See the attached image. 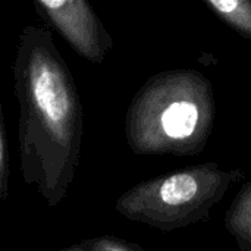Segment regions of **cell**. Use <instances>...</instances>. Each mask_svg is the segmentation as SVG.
Instances as JSON below:
<instances>
[{"label": "cell", "mask_w": 251, "mask_h": 251, "mask_svg": "<svg viewBox=\"0 0 251 251\" xmlns=\"http://www.w3.org/2000/svg\"><path fill=\"white\" fill-rule=\"evenodd\" d=\"M19 103V169L47 206L66 196L79 159L82 107L72 74L49 29L26 25L13 62Z\"/></svg>", "instance_id": "cell-1"}, {"label": "cell", "mask_w": 251, "mask_h": 251, "mask_svg": "<svg viewBox=\"0 0 251 251\" xmlns=\"http://www.w3.org/2000/svg\"><path fill=\"white\" fill-rule=\"evenodd\" d=\"M37 15L53 26L72 49L88 60L100 62L107 47V35L94 12L84 0H35Z\"/></svg>", "instance_id": "cell-2"}, {"label": "cell", "mask_w": 251, "mask_h": 251, "mask_svg": "<svg viewBox=\"0 0 251 251\" xmlns=\"http://www.w3.org/2000/svg\"><path fill=\"white\" fill-rule=\"evenodd\" d=\"M199 119V112L193 103L181 101L169 106L162 116L165 132L172 138H185L193 134Z\"/></svg>", "instance_id": "cell-3"}, {"label": "cell", "mask_w": 251, "mask_h": 251, "mask_svg": "<svg viewBox=\"0 0 251 251\" xmlns=\"http://www.w3.org/2000/svg\"><path fill=\"white\" fill-rule=\"evenodd\" d=\"M197 190L199 185L196 178L188 174H181L163 181L159 194L163 203L169 206H179L190 201L197 194Z\"/></svg>", "instance_id": "cell-4"}, {"label": "cell", "mask_w": 251, "mask_h": 251, "mask_svg": "<svg viewBox=\"0 0 251 251\" xmlns=\"http://www.w3.org/2000/svg\"><path fill=\"white\" fill-rule=\"evenodd\" d=\"M9 187V149H7V137L3 119V107L0 101V204L7 196Z\"/></svg>", "instance_id": "cell-5"}, {"label": "cell", "mask_w": 251, "mask_h": 251, "mask_svg": "<svg viewBox=\"0 0 251 251\" xmlns=\"http://www.w3.org/2000/svg\"><path fill=\"white\" fill-rule=\"evenodd\" d=\"M87 251H129L124 244L109 240V238H99V240H88L84 241Z\"/></svg>", "instance_id": "cell-6"}, {"label": "cell", "mask_w": 251, "mask_h": 251, "mask_svg": "<svg viewBox=\"0 0 251 251\" xmlns=\"http://www.w3.org/2000/svg\"><path fill=\"white\" fill-rule=\"evenodd\" d=\"M60 251H87V250H85V244H84V241H82L81 244H75V246H71V247L62 249Z\"/></svg>", "instance_id": "cell-7"}]
</instances>
